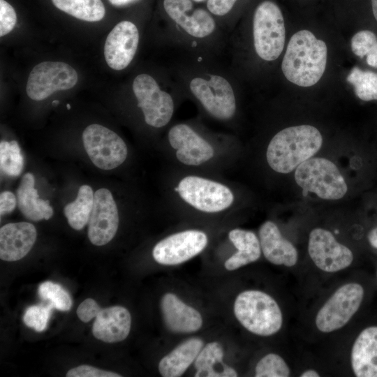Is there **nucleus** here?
Instances as JSON below:
<instances>
[{"mask_svg": "<svg viewBox=\"0 0 377 377\" xmlns=\"http://www.w3.org/2000/svg\"><path fill=\"white\" fill-rule=\"evenodd\" d=\"M325 43L309 30H300L290 38L281 64L282 72L290 82L311 87L322 77L327 64Z\"/></svg>", "mask_w": 377, "mask_h": 377, "instance_id": "nucleus-1", "label": "nucleus"}, {"mask_svg": "<svg viewBox=\"0 0 377 377\" xmlns=\"http://www.w3.org/2000/svg\"><path fill=\"white\" fill-rule=\"evenodd\" d=\"M322 144V135L313 126L286 128L270 140L266 151L267 163L279 173H289L315 155Z\"/></svg>", "mask_w": 377, "mask_h": 377, "instance_id": "nucleus-2", "label": "nucleus"}, {"mask_svg": "<svg viewBox=\"0 0 377 377\" xmlns=\"http://www.w3.org/2000/svg\"><path fill=\"white\" fill-rule=\"evenodd\" d=\"M237 320L249 332L267 337L277 333L283 325V314L276 300L257 290L239 293L234 304Z\"/></svg>", "mask_w": 377, "mask_h": 377, "instance_id": "nucleus-3", "label": "nucleus"}, {"mask_svg": "<svg viewBox=\"0 0 377 377\" xmlns=\"http://www.w3.org/2000/svg\"><path fill=\"white\" fill-rule=\"evenodd\" d=\"M175 191L186 204L205 213L225 211L235 200L233 192L226 184L194 175L182 178Z\"/></svg>", "mask_w": 377, "mask_h": 377, "instance_id": "nucleus-4", "label": "nucleus"}, {"mask_svg": "<svg viewBox=\"0 0 377 377\" xmlns=\"http://www.w3.org/2000/svg\"><path fill=\"white\" fill-rule=\"evenodd\" d=\"M253 45L265 61H274L281 54L286 39L284 19L280 8L272 1L261 2L253 19Z\"/></svg>", "mask_w": 377, "mask_h": 377, "instance_id": "nucleus-5", "label": "nucleus"}, {"mask_svg": "<svg viewBox=\"0 0 377 377\" xmlns=\"http://www.w3.org/2000/svg\"><path fill=\"white\" fill-rule=\"evenodd\" d=\"M295 179L304 191L325 200L340 199L348 190L337 165L320 157H311L299 165L295 172Z\"/></svg>", "mask_w": 377, "mask_h": 377, "instance_id": "nucleus-6", "label": "nucleus"}, {"mask_svg": "<svg viewBox=\"0 0 377 377\" xmlns=\"http://www.w3.org/2000/svg\"><path fill=\"white\" fill-rule=\"evenodd\" d=\"M364 288L357 283H348L339 287L318 311L315 323L317 329L330 333L342 328L358 311Z\"/></svg>", "mask_w": 377, "mask_h": 377, "instance_id": "nucleus-7", "label": "nucleus"}, {"mask_svg": "<svg viewBox=\"0 0 377 377\" xmlns=\"http://www.w3.org/2000/svg\"><path fill=\"white\" fill-rule=\"evenodd\" d=\"M82 138L90 160L100 169H114L121 165L127 157L125 142L105 126L91 124L84 130Z\"/></svg>", "mask_w": 377, "mask_h": 377, "instance_id": "nucleus-8", "label": "nucleus"}, {"mask_svg": "<svg viewBox=\"0 0 377 377\" xmlns=\"http://www.w3.org/2000/svg\"><path fill=\"white\" fill-rule=\"evenodd\" d=\"M132 88L146 124L154 128L166 126L174 113L172 96L161 90L156 81L145 73L135 77Z\"/></svg>", "mask_w": 377, "mask_h": 377, "instance_id": "nucleus-9", "label": "nucleus"}, {"mask_svg": "<svg viewBox=\"0 0 377 377\" xmlns=\"http://www.w3.org/2000/svg\"><path fill=\"white\" fill-rule=\"evenodd\" d=\"M189 88L205 110L219 120L231 119L236 112V100L229 82L223 77L212 75L207 79L191 80Z\"/></svg>", "mask_w": 377, "mask_h": 377, "instance_id": "nucleus-10", "label": "nucleus"}, {"mask_svg": "<svg viewBox=\"0 0 377 377\" xmlns=\"http://www.w3.org/2000/svg\"><path fill=\"white\" fill-rule=\"evenodd\" d=\"M78 76L69 64L61 61H44L29 73L26 91L34 101H42L57 91L68 90L76 84Z\"/></svg>", "mask_w": 377, "mask_h": 377, "instance_id": "nucleus-11", "label": "nucleus"}, {"mask_svg": "<svg viewBox=\"0 0 377 377\" xmlns=\"http://www.w3.org/2000/svg\"><path fill=\"white\" fill-rule=\"evenodd\" d=\"M308 251L316 266L325 272H337L349 267L353 260L350 249L337 242L333 234L316 228L309 234Z\"/></svg>", "mask_w": 377, "mask_h": 377, "instance_id": "nucleus-12", "label": "nucleus"}, {"mask_svg": "<svg viewBox=\"0 0 377 377\" xmlns=\"http://www.w3.org/2000/svg\"><path fill=\"white\" fill-rule=\"evenodd\" d=\"M208 242L207 235L198 230H186L168 236L153 249L154 260L161 265H175L199 254Z\"/></svg>", "mask_w": 377, "mask_h": 377, "instance_id": "nucleus-13", "label": "nucleus"}, {"mask_svg": "<svg viewBox=\"0 0 377 377\" xmlns=\"http://www.w3.org/2000/svg\"><path fill=\"white\" fill-rule=\"evenodd\" d=\"M168 138L176 158L184 165L200 166L215 156L212 144L187 124H178L172 126Z\"/></svg>", "mask_w": 377, "mask_h": 377, "instance_id": "nucleus-14", "label": "nucleus"}, {"mask_svg": "<svg viewBox=\"0 0 377 377\" xmlns=\"http://www.w3.org/2000/svg\"><path fill=\"white\" fill-rule=\"evenodd\" d=\"M88 223V237L96 246L108 244L116 235L119 226L118 209L108 189L101 188L94 193Z\"/></svg>", "mask_w": 377, "mask_h": 377, "instance_id": "nucleus-15", "label": "nucleus"}, {"mask_svg": "<svg viewBox=\"0 0 377 377\" xmlns=\"http://www.w3.org/2000/svg\"><path fill=\"white\" fill-rule=\"evenodd\" d=\"M139 42V32L131 22L124 20L109 33L104 45L107 64L113 70L126 68L133 60Z\"/></svg>", "mask_w": 377, "mask_h": 377, "instance_id": "nucleus-16", "label": "nucleus"}, {"mask_svg": "<svg viewBox=\"0 0 377 377\" xmlns=\"http://www.w3.org/2000/svg\"><path fill=\"white\" fill-rule=\"evenodd\" d=\"M163 7L168 16L190 36L204 38L215 29L214 19L205 10H192V0H164Z\"/></svg>", "mask_w": 377, "mask_h": 377, "instance_id": "nucleus-17", "label": "nucleus"}, {"mask_svg": "<svg viewBox=\"0 0 377 377\" xmlns=\"http://www.w3.org/2000/svg\"><path fill=\"white\" fill-rule=\"evenodd\" d=\"M37 237L35 226L28 222L10 223L0 229V258L17 261L31 249Z\"/></svg>", "mask_w": 377, "mask_h": 377, "instance_id": "nucleus-18", "label": "nucleus"}, {"mask_svg": "<svg viewBox=\"0 0 377 377\" xmlns=\"http://www.w3.org/2000/svg\"><path fill=\"white\" fill-rule=\"evenodd\" d=\"M259 240L265 258L271 263L288 267L296 265L298 259L296 248L283 237L274 222L267 221L261 225Z\"/></svg>", "mask_w": 377, "mask_h": 377, "instance_id": "nucleus-19", "label": "nucleus"}, {"mask_svg": "<svg viewBox=\"0 0 377 377\" xmlns=\"http://www.w3.org/2000/svg\"><path fill=\"white\" fill-rule=\"evenodd\" d=\"M161 308L167 328L175 333H191L198 331L202 325L199 311L186 304L176 295L165 294Z\"/></svg>", "mask_w": 377, "mask_h": 377, "instance_id": "nucleus-20", "label": "nucleus"}, {"mask_svg": "<svg viewBox=\"0 0 377 377\" xmlns=\"http://www.w3.org/2000/svg\"><path fill=\"white\" fill-rule=\"evenodd\" d=\"M131 325L129 311L121 306H113L100 311L93 324L94 336L106 343L124 340Z\"/></svg>", "mask_w": 377, "mask_h": 377, "instance_id": "nucleus-21", "label": "nucleus"}, {"mask_svg": "<svg viewBox=\"0 0 377 377\" xmlns=\"http://www.w3.org/2000/svg\"><path fill=\"white\" fill-rule=\"evenodd\" d=\"M357 377H377V326L364 329L355 339L350 353Z\"/></svg>", "mask_w": 377, "mask_h": 377, "instance_id": "nucleus-22", "label": "nucleus"}, {"mask_svg": "<svg viewBox=\"0 0 377 377\" xmlns=\"http://www.w3.org/2000/svg\"><path fill=\"white\" fill-rule=\"evenodd\" d=\"M35 179L31 173H26L22 177L17 190V205L28 219L37 221L48 220L53 215V209L48 200L39 198L34 188Z\"/></svg>", "mask_w": 377, "mask_h": 377, "instance_id": "nucleus-23", "label": "nucleus"}, {"mask_svg": "<svg viewBox=\"0 0 377 377\" xmlns=\"http://www.w3.org/2000/svg\"><path fill=\"white\" fill-rule=\"evenodd\" d=\"M202 347L203 341L199 338L184 341L161 360L159 373L163 377L181 376L195 360Z\"/></svg>", "mask_w": 377, "mask_h": 377, "instance_id": "nucleus-24", "label": "nucleus"}, {"mask_svg": "<svg viewBox=\"0 0 377 377\" xmlns=\"http://www.w3.org/2000/svg\"><path fill=\"white\" fill-rule=\"evenodd\" d=\"M228 237L237 251L226 261V269H237L256 261L260 257V240L253 232L235 228L229 232Z\"/></svg>", "mask_w": 377, "mask_h": 377, "instance_id": "nucleus-25", "label": "nucleus"}, {"mask_svg": "<svg viewBox=\"0 0 377 377\" xmlns=\"http://www.w3.org/2000/svg\"><path fill=\"white\" fill-rule=\"evenodd\" d=\"M223 350L217 342L202 348L195 360V377H236L237 371L223 362Z\"/></svg>", "mask_w": 377, "mask_h": 377, "instance_id": "nucleus-26", "label": "nucleus"}, {"mask_svg": "<svg viewBox=\"0 0 377 377\" xmlns=\"http://www.w3.org/2000/svg\"><path fill=\"white\" fill-rule=\"evenodd\" d=\"M94 193L91 186L82 185L80 187L73 202L67 204L64 213L71 228L80 230L89 222L94 204Z\"/></svg>", "mask_w": 377, "mask_h": 377, "instance_id": "nucleus-27", "label": "nucleus"}, {"mask_svg": "<svg viewBox=\"0 0 377 377\" xmlns=\"http://www.w3.org/2000/svg\"><path fill=\"white\" fill-rule=\"evenodd\" d=\"M58 9L81 20L98 22L105 13L101 0H52Z\"/></svg>", "mask_w": 377, "mask_h": 377, "instance_id": "nucleus-28", "label": "nucleus"}, {"mask_svg": "<svg viewBox=\"0 0 377 377\" xmlns=\"http://www.w3.org/2000/svg\"><path fill=\"white\" fill-rule=\"evenodd\" d=\"M356 96L364 101L377 100V73L354 66L346 77Z\"/></svg>", "mask_w": 377, "mask_h": 377, "instance_id": "nucleus-29", "label": "nucleus"}, {"mask_svg": "<svg viewBox=\"0 0 377 377\" xmlns=\"http://www.w3.org/2000/svg\"><path fill=\"white\" fill-rule=\"evenodd\" d=\"M24 157L15 140L1 141L0 143V166L5 175L17 177L24 168Z\"/></svg>", "mask_w": 377, "mask_h": 377, "instance_id": "nucleus-30", "label": "nucleus"}, {"mask_svg": "<svg viewBox=\"0 0 377 377\" xmlns=\"http://www.w3.org/2000/svg\"><path fill=\"white\" fill-rule=\"evenodd\" d=\"M351 50L357 57H367L369 66L377 68V37L369 30L357 32L351 38Z\"/></svg>", "mask_w": 377, "mask_h": 377, "instance_id": "nucleus-31", "label": "nucleus"}, {"mask_svg": "<svg viewBox=\"0 0 377 377\" xmlns=\"http://www.w3.org/2000/svg\"><path fill=\"white\" fill-rule=\"evenodd\" d=\"M290 370L286 361L276 353L262 357L255 369L256 377H288Z\"/></svg>", "mask_w": 377, "mask_h": 377, "instance_id": "nucleus-32", "label": "nucleus"}, {"mask_svg": "<svg viewBox=\"0 0 377 377\" xmlns=\"http://www.w3.org/2000/svg\"><path fill=\"white\" fill-rule=\"evenodd\" d=\"M41 299L49 300L54 308L62 311L71 309L72 300L68 293L59 284L52 281L42 283L38 290Z\"/></svg>", "mask_w": 377, "mask_h": 377, "instance_id": "nucleus-33", "label": "nucleus"}, {"mask_svg": "<svg viewBox=\"0 0 377 377\" xmlns=\"http://www.w3.org/2000/svg\"><path fill=\"white\" fill-rule=\"evenodd\" d=\"M53 305H34L28 307L24 313L23 320L25 325L37 332L47 328Z\"/></svg>", "mask_w": 377, "mask_h": 377, "instance_id": "nucleus-34", "label": "nucleus"}, {"mask_svg": "<svg viewBox=\"0 0 377 377\" xmlns=\"http://www.w3.org/2000/svg\"><path fill=\"white\" fill-rule=\"evenodd\" d=\"M17 15L13 7L5 0H0V36L10 33L15 26Z\"/></svg>", "mask_w": 377, "mask_h": 377, "instance_id": "nucleus-35", "label": "nucleus"}, {"mask_svg": "<svg viewBox=\"0 0 377 377\" xmlns=\"http://www.w3.org/2000/svg\"><path fill=\"white\" fill-rule=\"evenodd\" d=\"M67 377H121V376L112 371L97 369L89 365H80L70 369Z\"/></svg>", "mask_w": 377, "mask_h": 377, "instance_id": "nucleus-36", "label": "nucleus"}, {"mask_svg": "<svg viewBox=\"0 0 377 377\" xmlns=\"http://www.w3.org/2000/svg\"><path fill=\"white\" fill-rule=\"evenodd\" d=\"M101 309L94 300L87 298L78 306L77 315L82 322L87 323L96 318Z\"/></svg>", "mask_w": 377, "mask_h": 377, "instance_id": "nucleus-37", "label": "nucleus"}, {"mask_svg": "<svg viewBox=\"0 0 377 377\" xmlns=\"http://www.w3.org/2000/svg\"><path fill=\"white\" fill-rule=\"evenodd\" d=\"M237 0H207V7L214 15L223 16L228 13Z\"/></svg>", "mask_w": 377, "mask_h": 377, "instance_id": "nucleus-38", "label": "nucleus"}, {"mask_svg": "<svg viewBox=\"0 0 377 377\" xmlns=\"http://www.w3.org/2000/svg\"><path fill=\"white\" fill-rule=\"evenodd\" d=\"M17 200L15 195L9 191H5L0 195V214L1 216L12 212L15 208Z\"/></svg>", "mask_w": 377, "mask_h": 377, "instance_id": "nucleus-39", "label": "nucleus"}, {"mask_svg": "<svg viewBox=\"0 0 377 377\" xmlns=\"http://www.w3.org/2000/svg\"><path fill=\"white\" fill-rule=\"evenodd\" d=\"M367 237L371 246L377 249V227L369 232Z\"/></svg>", "mask_w": 377, "mask_h": 377, "instance_id": "nucleus-40", "label": "nucleus"}, {"mask_svg": "<svg viewBox=\"0 0 377 377\" xmlns=\"http://www.w3.org/2000/svg\"><path fill=\"white\" fill-rule=\"evenodd\" d=\"M301 377H318L319 374L313 369H308L304 371L300 375Z\"/></svg>", "mask_w": 377, "mask_h": 377, "instance_id": "nucleus-41", "label": "nucleus"}, {"mask_svg": "<svg viewBox=\"0 0 377 377\" xmlns=\"http://www.w3.org/2000/svg\"><path fill=\"white\" fill-rule=\"evenodd\" d=\"M132 0H109V1L114 6H122L128 2H131Z\"/></svg>", "mask_w": 377, "mask_h": 377, "instance_id": "nucleus-42", "label": "nucleus"}, {"mask_svg": "<svg viewBox=\"0 0 377 377\" xmlns=\"http://www.w3.org/2000/svg\"><path fill=\"white\" fill-rule=\"evenodd\" d=\"M374 16L377 21V0H371Z\"/></svg>", "mask_w": 377, "mask_h": 377, "instance_id": "nucleus-43", "label": "nucleus"}, {"mask_svg": "<svg viewBox=\"0 0 377 377\" xmlns=\"http://www.w3.org/2000/svg\"><path fill=\"white\" fill-rule=\"evenodd\" d=\"M59 102L58 100H55V101H52V105H57L59 104Z\"/></svg>", "mask_w": 377, "mask_h": 377, "instance_id": "nucleus-44", "label": "nucleus"}, {"mask_svg": "<svg viewBox=\"0 0 377 377\" xmlns=\"http://www.w3.org/2000/svg\"><path fill=\"white\" fill-rule=\"evenodd\" d=\"M192 1H193L195 2H201V1H203L205 0H192Z\"/></svg>", "mask_w": 377, "mask_h": 377, "instance_id": "nucleus-45", "label": "nucleus"}, {"mask_svg": "<svg viewBox=\"0 0 377 377\" xmlns=\"http://www.w3.org/2000/svg\"><path fill=\"white\" fill-rule=\"evenodd\" d=\"M66 107H67V109H68V110H69V109L71 108V105H70V104H67V105H66Z\"/></svg>", "mask_w": 377, "mask_h": 377, "instance_id": "nucleus-46", "label": "nucleus"}]
</instances>
